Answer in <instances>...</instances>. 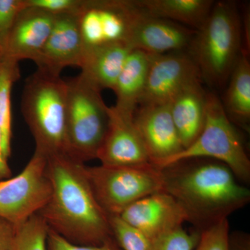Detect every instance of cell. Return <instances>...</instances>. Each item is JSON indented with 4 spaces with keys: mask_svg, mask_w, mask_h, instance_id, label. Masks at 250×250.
I'll list each match as a JSON object with an SVG mask.
<instances>
[{
    "mask_svg": "<svg viewBox=\"0 0 250 250\" xmlns=\"http://www.w3.org/2000/svg\"><path fill=\"white\" fill-rule=\"evenodd\" d=\"M85 164L59 154L47 157L52 194L37 213L49 229L78 246H98L113 237L110 217L100 205Z\"/></svg>",
    "mask_w": 250,
    "mask_h": 250,
    "instance_id": "cell-1",
    "label": "cell"
},
{
    "mask_svg": "<svg viewBox=\"0 0 250 250\" xmlns=\"http://www.w3.org/2000/svg\"><path fill=\"white\" fill-rule=\"evenodd\" d=\"M164 191L178 202L200 231L228 219L250 202V190L219 161L194 159L161 169Z\"/></svg>",
    "mask_w": 250,
    "mask_h": 250,
    "instance_id": "cell-2",
    "label": "cell"
},
{
    "mask_svg": "<svg viewBox=\"0 0 250 250\" xmlns=\"http://www.w3.org/2000/svg\"><path fill=\"white\" fill-rule=\"evenodd\" d=\"M243 48L242 18L237 3H214L209 16L192 39L189 53L202 82L221 88L227 85Z\"/></svg>",
    "mask_w": 250,
    "mask_h": 250,
    "instance_id": "cell-3",
    "label": "cell"
},
{
    "mask_svg": "<svg viewBox=\"0 0 250 250\" xmlns=\"http://www.w3.org/2000/svg\"><path fill=\"white\" fill-rule=\"evenodd\" d=\"M67 83L61 76L37 70L28 77L22 97L23 117L36 143L47 157L66 154Z\"/></svg>",
    "mask_w": 250,
    "mask_h": 250,
    "instance_id": "cell-4",
    "label": "cell"
},
{
    "mask_svg": "<svg viewBox=\"0 0 250 250\" xmlns=\"http://www.w3.org/2000/svg\"><path fill=\"white\" fill-rule=\"evenodd\" d=\"M66 83V154L85 164L96 159L107 129L108 106L101 90L80 75Z\"/></svg>",
    "mask_w": 250,
    "mask_h": 250,
    "instance_id": "cell-5",
    "label": "cell"
},
{
    "mask_svg": "<svg viewBox=\"0 0 250 250\" xmlns=\"http://www.w3.org/2000/svg\"><path fill=\"white\" fill-rule=\"evenodd\" d=\"M194 159L223 163L231 169L240 182L249 183L250 160L244 143L215 93L207 95L205 125L197 139L157 167L161 169L179 161Z\"/></svg>",
    "mask_w": 250,
    "mask_h": 250,
    "instance_id": "cell-6",
    "label": "cell"
},
{
    "mask_svg": "<svg viewBox=\"0 0 250 250\" xmlns=\"http://www.w3.org/2000/svg\"><path fill=\"white\" fill-rule=\"evenodd\" d=\"M97 200L109 217L120 216L143 197L164 190L161 169L141 166H85Z\"/></svg>",
    "mask_w": 250,
    "mask_h": 250,
    "instance_id": "cell-7",
    "label": "cell"
},
{
    "mask_svg": "<svg viewBox=\"0 0 250 250\" xmlns=\"http://www.w3.org/2000/svg\"><path fill=\"white\" fill-rule=\"evenodd\" d=\"M141 14L135 0H82L77 18L83 53L114 44L130 45Z\"/></svg>",
    "mask_w": 250,
    "mask_h": 250,
    "instance_id": "cell-8",
    "label": "cell"
},
{
    "mask_svg": "<svg viewBox=\"0 0 250 250\" xmlns=\"http://www.w3.org/2000/svg\"><path fill=\"white\" fill-rule=\"evenodd\" d=\"M47 167V156L35 149L18 175L0 181V218L17 228L45 207L52 194Z\"/></svg>",
    "mask_w": 250,
    "mask_h": 250,
    "instance_id": "cell-9",
    "label": "cell"
},
{
    "mask_svg": "<svg viewBox=\"0 0 250 250\" xmlns=\"http://www.w3.org/2000/svg\"><path fill=\"white\" fill-rule=\"evenodd\" d=\"M197 80H202L201 76L188 51L152 55L139 106L167 104L181 90Z\"/></svg>",
    "mask_w": 250,
    "mask_h": 250,
    "instance_id": "cell-10",
    "label": "cell"
},
{
    "mask_svg": "<svg viewBox=\"0 0 250 250\" xmlns=\"http://www.w3.org/2000/svg\"><path fill=\"white\" fill-rule=\"evenodd\" d=\"M118 217L148 241L182 228L184 223L188 222L182 206L164 190L143 197Z\"/></svg>",
    "mask_w": 250,
    "mask_h": 250,
    "instance_id": "cell-11",
    "label": "cell"
},
{
    "mask_svg": "<svg viewBox=\"0 0 250 250\" xmlns=\"http://www.w3.org/2000/svg\"><path fill=\"white\" fill-rule=\"evenodd\" d=\"M106 134L96 159L105 166H141L152 164L134 122V116L108 108Z\"/></svg>",
    "mask_w": 250,
    "mask_h": 250,
    "instance_id": "cell-12",
    "label": "cell"
},
{
    "mask_svg": "<svg viewBox=\"0 0 250 250\" xmlns=\"http://www.w3.org/2000/svg\"><path fill=\"white\" fill-rule=\"evenodd\" d=\"M83 45L77 12L56 15L53 27L34 62L38 70L60 76L69 66L80 67Z\"/></svg>",
    "mask_w": 250,
    "mask_h": 250,
    "instance_id": "cell-13",
    "label": "cell"
},
{
    "mask_svg": "<svg viewBox=\"0 0 250 250\" xmlns=\"http://www.w3.org/2000/svg\"><path fill=\"white\" fill-rule=\"evenodd\" d=\"M134 122L156 167L184 149L168 104L140 106L135 112Z\"/></svg>",
    "mask_w": 250,
    "mask_h": 250,
    "instance_id": "cell-14",
    "label": "cell"
},
{
    "mask_svg": "<svg viewBox=\"0 0 250 250\" xmlns=\"http://www.w3.org/2000/svg\"><path fill=\"white\" fill-rule=\"evenodd\" d=\"M196 31L172 21L147 16L142 11L135 24L130 45L151 55L188 50Z\"/></svg>",
    "mask_w": 250,
    "mask_h": 250,
    "instance_id": "cell-15",
    "label": "cell"
},
{
    "mask_svg": "<svg viewBox=\"0 0 250 250\" xmlns=\"http://www.w3.org/2000/svg\"><path fill=\"white\" fill-rule=\"evenodd\" d=\"M55 15L25 6L18 15L4 47V59L20 61L36 59L53 27Z\"/></svg>",
    "mask_w": 250,
    "mask_h": 250,
    "instance_id": "cell-16",
    "label": "cell"
},
{
    "mask_svg": "<svg viewBox=\"0 0 250 250\" xmlns=\"http://www.w3.org/2000/svg\"><path fill=\"white\" fill-rule=\"evenodd\" d=\"M202 83V80L192 82L168 103L184 149L197 139L205 125L208 93Z\"/></svg>",
    "mask_w": 250,
    "mask_h": 250,
    "instance_id": "cell-17",
    "label": "cell"
},
{
    "mask_svg": "<svg viewBox=\"0 0 250 250\" xmlns=\"http://www.w3.org/2000/svg\"><path fill=\"white\" fill-rule=\"evenodd\" d=\"M128 43L104 46L83 53L80 75L99 90H113L128 56L133 50Z\"/></svg>",
    "mask_w": 250,
    "mask_h": 250,
    "instance_id": "cell-18",
    "label": "cell"
},
{
    "mask_svg": "<svg viewBox=\"0 0 250 250\" xmlns=\"http://www.w3.org/2000/svg\"><path fill=\"white\" fill-rule=\"evenodd\" d=\"M152 55L133 49L113 88L116 95L114 106L118 111L134 116L144 93Z\"/></svg>",
    "mask_w": 250,
    "mask_h": 250,
    "instance_id": "cell-19",
    "label": "cell"
},
{
    "mask_svg": "<svg viewBox=\"0 0 250 250\" xmlns=\"http://www.w3.org/2000/svg\"><path fill=\"white\" fill-rule=\"evenodd\" d=\"M147 16L162 18L198 31L209 16L213 0H135Z\"/></svg>",
    "mask_w": 250,
    "mask_h": 250,
    "instance_id": "cell-20",
    "label": "cell"
},
{
    "mask_svg": "<svg viewBox=\"0 0 250 250\" xmlns=\"http://www.w3.org/2000/svg\"><path fill=\"white\" fill-rule=\"evenodd\" d=\"M223 100L224 110L235 126L249 131L250 122V62L244 50L238 58L227 83Z\"/></svg>",
    "mask_w": 250,
    "mask_h": 250,
    "instance_id": "cell-21",
    "label": "cell"
},
{
    "mask_svg": "<svg viewBox=\"0 0 250 250\" xmlns=\"http://www.w3.org/2000/svg\"><path fill=\"white\" fill-rule=\"evenodd\" d=\"M20 78L18 62L5 59L0 65V133L5 156L9 159L11 154L12 118L11 93L13 84Z\"/></svg>",
    "mask_w": 250,
    "mask_h": 250,
    "instance_id": "cell-22",
    "label": "cell"
},
{
    "mask_svg": "<svg viewBox=\"0 0 250 250\" xmlns=\"http://www.w3.org/2000/svg\"><path fill=\"white\" fill-rule=\"evenodd\" d=\"M49 230L40 215H33L16 228L14 250H47Z\"/></svg>",
    "mask_w": 250,
    "mask_h": 250,
    "instance_id": "cell-23",
    "label": "cell"
},
{
    "mask_svg": "<svg viewBox=\"0 0 250 250\" xmlns=\"http://www.w3.org/2000/svg\"><path fill=\"white\" fill-rule=\"evenodd\" d=\"M200 231L188 232L182 228L149 241L148 250H194Z\"/></svg>",
    "mask_w": 250,
    "mask_h": 250,
    "instance_id": "cell-24",
    "label": "cell"
},
{
    "mask_svg": "<svg viewBox=\"0 0 250 250\" xmlns=\"http://www.w3.org/2000/svg\"><path fill=\"white\" fill-rule=\"evenodd\" d=\"M113 236L123 250H148L149 241L120 217H110Z\"/></svg>",
    "mask_w": 250,
    "mask_h": 250,
    "instance_id": "cell-25",
    "label": "cell"
},
{
    "mask_svg": "<svg viewBox=\"0 0 250 250\" xmlns=\"http://www.w3.org/2000/svg\"><path fill=\"white\" fill-rule=\"evenodd\" d=\"M229 232L228 219L206 228L200 231V238L194 250H229Z\"/></svg>",
    "mask_w": 250,
    "mask_h": 250,
    "instance_id": "cell-26",
    "label": "cell"
},
{
    "mask_svg": "<svg viewBox=\"0 0 250 250\" xmlns=\"http://www.w3.org/2000/svg\"><path fill=\"white\" fill-rule=\"evenodd\" d=\"M24 7V0H0V46L3 50L18 15Z\"/></svg>",
    "mask_w": 250,
    "mask_h": 250,
    "instance_id": "cell-27",
    "label": "cell"
},
{
    "mask_svg": "<svg viewBox=\"0 0 250 250\" xmlns=\"http://www.w3.org/2000/svg\"><path fill=\"white\" fill-rule=\"evenodd\" d=\"M47 250H123L112 237L98 246H78L64 239L58 233L49 229L47 236Z\"/></svg>",
    "mask_w": 250,
    "mask_h": 250,
    "instance_id": "cell-28",
    "label": "cell"
},
{
    "mask_svg": "<svg viewBox=\"0 0 250 250\" xmlns=\"http://www.w3.org/2000/svg\"><path fill=\"white\" fill-rule=\"evenodd\" d=\"M82 3V0H24L25 6L41 9L55 16L77 12Z\"/></svg>",
    "mask_w": 250,
    "mask_h": 250,
    "instance_id": "cell-29",
    "label": "cell"
},
{
    "mask_svg": "<svg viewBox=\"0 0 250 250\" xmlns=\"http://www.w3.org/2000/svg\"><path fill=\"white\" fill-rule=\"evenodd\" d=\"M16 228L0 218V250H14Z\"/></svg>",
    "mask_w": 250,
    "mask_h": 250,
    "instance_id": "cell-30",
    "label": "cell"
},
{
    "mask_svg": "<svg viewBox=\"0 0 250 250\" xmlns=\"http://www.w3.org/2000/svg\"><path fill=\"white\" fill-rule=\"evenodd\" d=\"M229 250H250V235L242 231L229 232L228 236Z\"/></svg>",
    "mask_w": 250,
    "mask_h": 250,
    "instance_id": "cell-31",
    "label": "cell"
},
{
    "mask_svg": "<svg viewBox=\"0 0 250 250\" xmlns=\"http://www.w3.org/2000/svg\"><path fill=\"white\" fill-rule=\"evenodd\" d=\"M9 159L5 156L1 142V133H0V181L11 177V170L8 163Z\"/></svg>",
    "mask_w": 250,
    "mask_h": 250,
    "instance_id": "cell-32",
    "label": "cell"
},
{
    "mask_svg": "<svg viewBox=\"0 0 250 250\" xmlns=\"http://www.w3.org/2000/svg\"><path fill=\"white\" fill-rule=\"evenodd\" d=\"M4 50H3L2 47L0 46V65H1V62H4Z\"/></svg>",
    "mask_w": 250,
    "mask_h": 250,
    "instance_id": "cell-33",
    "label": "cell"
}]
</instances>
